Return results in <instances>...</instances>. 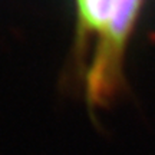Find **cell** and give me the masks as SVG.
I'll list each match as a JSON object with an SVG mask.
<instances>
[{
  "mask_svg": "<svg viewBox=\"0 0 155 155\" xmlns=\"http://www.w3.org/2000/svg\"><path fill=\"white\" fill-rule=\"evenodd\" d=\"M141 0H76L81 32L91 46L86 94L92 104H104L121 78L127 38Z\"/></svg>",
  "mask_w": 155,
  "mask_h": 155,
  "instance_id": "cell-1",
  "label": "cell"
}]
</instances>
